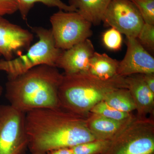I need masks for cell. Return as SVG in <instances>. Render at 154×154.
Returning <instances> with one entry per match:
<instances>
[{
    "instance_id": "obj_8",
    "label": "cell",
    "mask_w": 154,
    "mask_h": 154,
    "mask_svg": "<svg viewBox=\"0 0 154 154\" xmlns=\"http://www.w3.org/2000/svg\"><path fill=\"white\" fill-rule=\"evenodd\" d=\"M102 22L117 29L127 38H136L144 24L135 6L130 0H111Z\"/></svg>"
},
{
    "instance_id": "obj_25",
    "label": "cell",
    "mask_w": 154,
    "mask_h": 154,
    "mask_svg": "<svg viewBox=\"0 0 154 154\" xmlns=\"http://www.w3.org/2000/svg\"><path fill=\"white\" fill-rule=\"evenodd\" d=\"M46 154H73L71 148H63L54 150Z\"/></svg>"
},
{
    "instance_id": "obj_28",
    "label": "cell",
    "mask_w": 154,
    "mask_h": 154,
    "mask_svg": "<svg viewBox=\"0 0 154 154\" xmlns=\"http://www.w3.org/2000/svg\"><path fill=\"white\" fill-rule=\"evenodd\" d=\"M1 56H2V55H1V53H0V57H1Z\"/></svg>"
},
{
    "instance_id": "obj_7",
    "label": "cell",
    "mask_w": 154,
    "mask_h": 154,
    "mask_svg": "<svg viewBox=\"0 0 154 154\" xmlns=\"http://www.w3.org/2000/svg\"><path fill=\"white\" fill-rule=\"evenodd\" d=\"M25 114L11 105H0V154H23L28 148Z\"/></svg>"
},
{
    "instance_id": "obj_20",
    "label": "cell",
    "mask_w": 154,
    "mask_h": 154,
    "mask_svg": "<svg viewBox=\"0 0 154 154\" xmlns=\"http://www.w3.org/2000/svg\"><path fill=\"white\" fill-rule=\"evenodd\" d=\"M135 6L144 23L154 25V0H130Z\"/></svg>"
},
{
    "instance_id": "obj_27",
    "label": "cell",
    "mask_w": 154,
    "mask_h": 154,
    "mask_svg": "<svg viewBox=\"0 0 154 154\" xmlns=\"http://www.w3.org/2000/svg\"><path fill=\"white\" fill-rule=\"evenodd\" d=\"M31 154H44L38 153H31Z\"/></svg>"
},
{
    "instance_id": "obj_23",
    "label": "cell",
    "mask_w": 154,
    "mask_h": 154,
    "mask_svg": "<svg viewBox=\"0 0 154 154\" xmlns=\"http://www.w3.org/2000/svg\"><path fill=\"white\" fill-rule=\"evenodd\" d=\"M18 11L15 0H0V16L11 15Z\"/></svg>"
},
{
    "instance_id": "obj_1",
    "label": "cell",
    "mask_w": 154,
    "mask_h": 154,
    "mask_svg": "<svg viewBox=\"0 0 154 154\" xmlns=\"http://www.w3.org/2000/svg\"><path fill=\"white\" fill-rule=\"evenodd\" d=\"M87 118L61 107L28 112L25 125L28 148L31 153L46 154L96 140L87 126Z\"/></svg>"
},
{
    "instance_id": "obj_3",
    "label": "cell",
    "mask_w": 154,
    "mask_h": 154,
    "mask_svg": "<svg viewBox=\"0 0 154 154\" xmlns=\"http://www.w3.org/2000/svg\"><path fill=\"white\" fill-rule=\"evenodd\" d=\"M63 74L58 90L60 107L86 117L94 106L104 100L111 92L120 88H128L125 77L118 75L104 80L88 72Z\"/></svg>"
},
{
    "instance_id": "obj_22",
    "label": "cell",
    "mask_w": 154,
    "mask_h": 154,
    "mask_svg": "<svg viewBox=\"0 0 154 154\" xmlns=\"http://www.w3.org/2000/svg\"><path fill=\"white\" fill-rule=\"evenodd\" d=\"M137 39L145 48L154 49V25L144 23L138 34Z\"/></svg>"
},
{
    "instance_id": "obj_9",
    "label": "cell",
    "mask_w": 154,
    "mask_h": 154,
    "mask_svg": "<svg viewBox=\"0 0 154 154\" xmlns=\"http://www.w3.org/2000/svg\"><path fill=\"white\" fill-rule=\"evenodd\" d=\"M33 33L0 16V53L7 60L28 50L33 41Z\"/></svg>"
},
{
    "instance_id": "obj_13",
    "label": "cell",
    "mask_w": 154,
    "mask_h": 154,
    "mask_svg": "<svg viewBox=\"0 0 154 154\" xmlns=\"http://www.w3.org/2000/svg\"><path fill=\"white\" fill-rule=\"evenodd\" d=\"M135 116L117 120L90 113L87 118V126L96 140H111L129 124Z\"/></svg>"
},
{
    "instance_id": "obj_12",
    "label": "cell",
    "mask_w": 154,
    "mask_h": 154,
    "mask_svg": "<svg viewBox=\"0 0 154 154\" xmlns=\"http://www.w3.org/2000/svg\"><path fill=\"white\" fill-rule=\"evenodd\" d=\"M125 78L128 89L135 105L136 116L146 117L149 114L154 116V93L146 85L142 75H131Z\"/></svg>"
},
{
    "instance_id": "obj_21",
    "label": "cell",
    "mask_w": 154,
    "mask_h": 154,
    "mask_svg": "<svg viewBox=\"0 0 154 154\" xmlns=\"http://www.w3.org/2000/svg\"><path fill=\"white\" fill-rule=\"evenodd\" d=\"M121 34L114 28H111L105 31L102 36V40L105 47L114 51L119 50L122 43Z\"/></svg>"
},
{
    "instance_id": "obj_10",
    "label": "cell",
    "mask_w": 154,
    "mask_h": 154,
    "mask_svg": "<svg viewBox=\"0 0 154 154\" xmlns=\"http://www.w3.org/2000/svg\"><path fill=\"white\" fill-rule=\"evenodd\" d=\"M127 45L125 56L119 62L117 75L126 77L154 73V58L137 38H127Z\"/></svg>"
},
{
    "instance_id": "obj_4",
    "label": "cell",
    "mask_w": 154,
    "mask_h": 154,
    "mask_svg": "<svg viewBox=\"0 0 154 154\" xmlns=\"http://www.w3.org/2000/svg\"><path fill=\"white\" fill-rule=\"evenodd\" d=\"M38 37V41L30 46L27 53L11 60L0 59V71L5 72L8 79H13L38 66L56 67L62 50L56 47L51 29L30 27Z\"/></svg>"
},
{
    "instance_id": "obj_26",
    "label": "cell",
    "mask_w": 154,
    "mask_h": 154,
    "mask_svg": "<svg viewBox=\"0 0 154 154\" xmlns=\"http://www.w3.org/2000/svg\"><path fill=\"white\" fill-rule=\"evenodd\" d=\"M3 88L2 87V86L0 85V96H1V95H2V94L3 93Z\"/></svg>"
},
{
    "instance_id": "obj_24",
    "label": "cell",
    "mask_w": 154,
    "mask_h": 154,
    "mask_svg": "<svg viewBox=\"0 0 154 154\" xmlns=\"http://www.w3.org/2000/svg\"><path fill=\"white\" fill-rule=\"evenodd\" d=\"M142 75L144 81L149 89L154 93V73Z\"/></svg>"
},
{
    "instance_id": "obj_11",
    "label": "cell",
    "mask_w": 154,
    "mask_h": 154,
    "mask_svg": "<svg viewBox=\"0 0 154 154\" xmlns=\"http://www.w3.org/2000/svg\"><path fill=\"white\" fill-rule=\"evenodd\" d=\"M95 52L93 43L88 38L68 49L62 51L56 67L63 69L66 74L87 72Z\"/></svg>"
},
{
    "instance_id": "obj_2",
    "label": "cell",
    "mask_w": 154,
    "mask_h": 154,
    "mask_svg": "<svg viewBox=\"0 0 154 154\" xmlns=\"http://www.w3.org/2000/svg\"><path fill=\"white\" fill-rule=\"evenodd\" d=\"M63 76L55 67H35L8 79L6 98L9 105L25 113L37 109L58 108V90Z\"/></svg>"
},
{
    "instance_id": "obj_16",
    "label": "cell",
    "mask_w": 154,
    "mask_h": 154,
    "mask_svg": "<svg viewBox=\"0 0 154 154\" xmlns=\"http://www.w3.org/2000/svg\"><path fill=\"white\" fill-rule=\"evenodd\" d=\"M104 101L116 110L122 112L131 113L136 110L134 101L128 88H120L111 92Z\"/></svg>"
},
{
    "instance_id": "obj_5",
    "label": "cell",
    "mask_w": 154,
    "mask_h": 154,
    "mask_svg": "<svg viewBox=\"0 0 154 154\" xmlns=\"http://www.w3.org/2000/svg\"><path fill=\"white\" fill-rule=\"evenodd\" d=\"M154 116H136L110 140L104 154H154Z\"/></svg>"
},
{
    "instance_id": "obj_17",
    "label": "cell",
    "mask_w": 154,
    "mask_h": 154,
    "mask_svg": "<svg viewBox=\"0 0 154 154\" xmlns=\"http://www.w3.org/2000/svg\"><path fill=\"white\" fill-rule=\"evenodd\" d=\"M21 17L24 20H27L30 10L35 4L40 3L50 8H57L59 10L66 12H77L76 9L66 5L61 0H15Z\"/></svg>"
},
{
    "instance_id": "obj_15",
    "label": "cell",
    "mask_w": 154,
    "mask_h": 154,
    "mask_svg": "<svg viewBox=\"0 0 154 154\" xmlns=\"http://www.w3.org/2000/svg\"><path fill=\"white\" fill-rule=\"evenodd\" d=\"M119 62L106 54L95 52L90 61L88 72L102 79H109L117 75Z\"/></svg>"
},
{
    "instance_id": "obj_14",
    "label": "cell",
    "mask_w": 154,
    "mask_h": 154,
    "mask_svg": "<svg viewBox=\"0 0 154 154\" xmlns=\"http://www.w3.org/2000/svg\"><path fill=\"white\" fill-rule=\"evenodd\" d=\"M111 0H68L69 5L76 9L92 25H98Z\"/></svg>"
},
{
    "instance_id": "obj_6",
    "label": "cell",
    "mask_w": 154,
    "mask_h": 154,
    "mask_svg": "<svg viewBox=\"0 0 154 154\" xmlns=\"http://www.w3.org/2000/svg\"><path fill=\"white\" fill-rule=\"evenodd\" d=\"M50 21L56 47L62 51L82 42L93 34L92 24L77 12L59 10Z\"/></svg>"
},
{
    "instance_id": "obj_18",
    "label": "cell",
    "mask_w": 154,
    "mask_h": 154,
    "mask_svg": "<svg viewBox=\"0 0 154 154\" xmlns=\"http://www.w3.org/2000/svg\"><path fill=\"white\" fill-rule=\"evenodd\" d=\"M90 113L117 120H125L134 116L132 113H126L116 110L108 105L104 100L94 106L90 111Z\"/></svg>"
},
{
    "instance_id": "obj_19",
    "label": "cell",
    "mask_w": 154,
    "mask_h": 154,
    "mask_svg": "<svg viewBox=\"0 0 154 154\" xmlns=\"http://www.w3.org/2000/svg\"><path fill=\"white\" fill-rule=\"evenodd\" d=\"M110 140H96L79 144L72 147L73 154H98L102 153L107 148Z\"/></svg>"
}]
</instances>
